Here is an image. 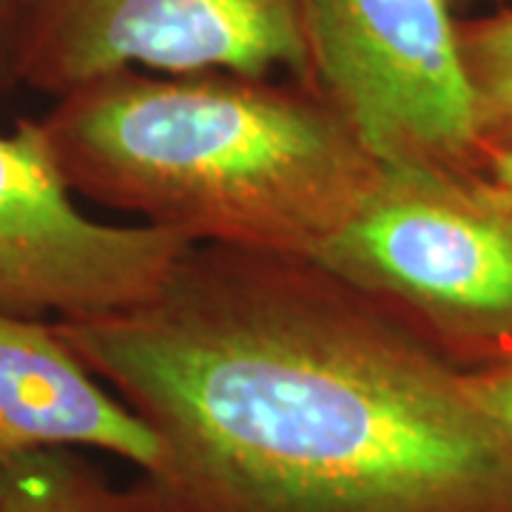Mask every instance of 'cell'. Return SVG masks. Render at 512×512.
Returning a JSON list of instances; mask_svg holds the SVG:
<instances>
[{
	"label": "cell",
	"mask_w": 512,
	"mask_h": 512,
	"mask_svg": "<svg viewBox=\"0 0 512 512\" xmlns=\"http://www.w3.org/2000/svg\"><path fill=\"white\" fill-rule=\"evenodd\" d=\"M57 328L160 439L148 512H512L464 367L311 256L191 245L151 299Z\"/></svg>",
	"instance_id": "obj_1"
},
{
	"label": "cell",
	"mask_w": 512,
	"mask_h": 512,
	"mask_svg": "<svg viewBox=\"0 0 512 512\" xmlns=\"http://www.w3.org/2000/svg\"><path fill=\"white\" fill-rule=\"evenodd\" d=\"M74 197L191 245L313 256L379 174L308 83L237 72H117L35 117Z\"/></svg>",
	"instance_id": "obj_2"
},
{
	"label": "cell",
	"mask_w": 512,
	"mask_h": 512,
	"mask_svg": "<svg viewBox=\"0 0 512 512\" xmlns=\"http://www.w3.org/2000/svg\"><path fill=\"white\" fill-rule=\"evenodd\" d=\"M311 259L464 370L512 348V217L484 171L379 163Z\"/></svg>",
	"instance_id": "obj_3"
},
{
	"label": "cell",
	"mask_w": 512,
	"mask_h": 512,
	"mask_svg": "<svg viewBox=\"0 0 512 512\" xmlns=\"http://www.w3.org/2000/svg\"><path fill=\"white\" fill-rule=\"evenodd\" d=\"M311 86L379 163L484 171L453 0H299Z\"/></svg>",
	"instance_id": "obj_4"
},
{
	"label": "cell",
	"mask_w": 512,
	"mask_h": 512,
	"mask_svg": "<svg viewBox=\"0 0 512 512\" xmlns=\"http://www.w3.org/2000/svg\"><path fill=\"white\" fill-rule=\"evenodd\" d=\"M134 69L311 86L299 0H15V86L60 97Z\"/></svg>",
	"instance_id": "obj_5"
},
{
	"label": "cell",
	"mask_w": 512,
	"mask_h": 512,
	"mask_svg": "<svg viewBox=\"0 0 512 512\" xmlns=\"http://www.w3.org/2000/svg\"><path fill=\"white\" fill-rule=\"evenodd\" d=\"M188 248L154 225L89 217L35 120L0 131V308L57 322L126 311L160 291Z\"/></svg>",
	"instance_id": "obj_6"
},
{
	"label": "cell",
	"mask_w": 512,
	"mask_h": 512,
	"mask_svg": "<svg viewBox=\"0 0 512 512\" xmlns=\"http://www.w3.org/2000/svg\"><path fill=\"white\" fill-rule=\"evenodd\" d=\"M35 450H100L146 473L160 439L57 322L0 308V458Z\"/></svg>",
	"instance_id": "obj_7"
},
{
	"label": "cell",
	"mask_w": 512,
	"mask_h": 512,
	"mask_svg": "<svg viewBox=\"0 0 512 512\" xmlns=\"http://www.w3.org/2000/svg\"><path fill=\"white\" fill-rule=\"evenodd\" d=\"M0 512H148L134 487H117L77 450L0 458Z\"/></svg>",
	"instance_id": "obj_8"
},
{
	"label": "cell",
	"mask_w": 512,
	"mask_h": 512,
	"mask_svg": "<svg viewBox=\"0 0 512 512\" xmlns=\"http://www.w3.org/2000/svg\"><path fill=\"white\" fill-rule=\"evenodd\" d=\"M458 40L490 160V154L512 146V9L458 23Z\"/></svg>",
	"instance_id": "obj_9"
},
{
	"label": "cell",
	"mask_w": 512,
	"mask_h": 512,
	"mask_svg": "<svg viewBox=\"0 0 512 512\" xmlns=\"http://www.w3.org/2000/svg\"><path fill=\"white\" fill-rule=\"evenodd\" d=\"M464 382L473 399L512 436V348L484 365L467 367Z\"/></svg>",
	"instance_id": "obj_10"
},
{
	"label": "cell",
	"mask_w": 512,
	"mask_h": 512,
	"mask_svg": "<svg viewBox=\"0 0 512 512\" xmlns=\"http://www.w3.org/2000/svg\"><path fill=\"white\" fill-rule=\"evenodd\" d=\"M12 46H15V0H0V89L15 86Z\"/></svg>",
	"instance_id": "obj_11"
},
{
	"label": "cell",
	"mask_w": 512,
	"mask_h": 512,
	"mask_svg": "<svg viewBox=\"0 0 512 512\" xmlns=\"http://www.w3.org/2000/svg\"><path fill=\"white\" fill-rule=\"evenodd\" d=\"M484 174H487V180H490V185L495 188V194L504 202L507 214L512 217V146L490 154Z\"/></svg>",
	"instance_id": "obj_12"
}]
</instances>
